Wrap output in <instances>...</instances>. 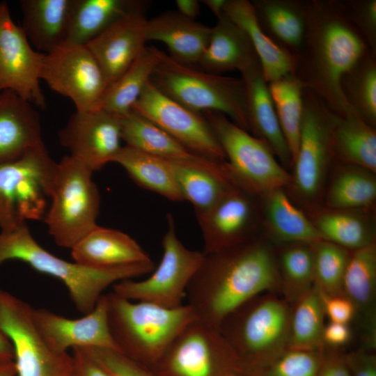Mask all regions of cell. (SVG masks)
Returning <instances> with one entry per match:
<instances>
[{
  "instance_id": "cell-1",
  "label": "cell",
  "mask_w": 376,
  "mask_h": 376,
  "mask_svg": "<svg viewBox=\"0 0 376 376\" xmlns=\"http://www.w3.org/2000/svg\"><path fill=\"white\" fill-rule=\"evenodd\" d=\"M268 292H280L277 258L266 242L251 237L204 254L186 299L197 321L220 330L234 311Z\"/></svg>"
},
{
  "instance_id": "cell-2",
  "label": "cell",
  "mask_w": 376,
  "mask_h": 376,
  "mask_svg": "<svg viewBox=\"0 0 376 376\" xmlns=\"http://www.w3.org/2000/svg\"><path fill=\"white\" fill-rule=\"evenodd\" d=\"M370 52L348 21L341 0L308 1L305 33L293 75L341 118L355 115L342 93L341 79Z\"/></svg>"
},
{
  "instance_id": "cell-3",
  "label": "cell",
  "mask_w": 376,
  "mask_h": 376,
  "mask_svg": "<svg viewBox=\"0 0 376 376\" xmlns=\"http://www.w3.org/2000/svg\"><path fill=\"white\" fill-rule=\"evenodd\" d=\"M10 260L22 261L38 272L59 279L75 307L83 315L95 308L109 286L151 273L155 267L152 260L111 267H93L65 260L42 248L26 224L0 232V265Z\"/></svg>"
},
{
  "instance_id": "cell-4",
  "label": "cell",
  "mask_w": 376,
  "mask_h": 376,
  "mask_svg": "<svg viewBox=\"0 0 376 376\" xmlns=\"http://www.w3.org/2000/svg\"><path fill=\"white\" fill-rule=\"evenodd\" d=\"M107 297L109 324L119 352L142 365L155 364L182 330L196 320L187 304L170 308L131 301L113 292Z\"/></svg>"
},
{
  "instance_id": "cell-5",
  "label": "cell",
  "mask_w": 376,
  "mask_h": 376,
  "mask_svg": "<svg viewBox=\"0 0 376 376\" xmlns=\"http://www.w3.org/2000/svg\"><path fill=\"white\" fill-rule=\"evenodd\" d=\"M150 82L162 93L188 109L202 114L221 113L249 132L243 81L215 75L180 63L159 50Z\"/></svg>"
},
{
  "instance_id": "cell-6",
  "label": "cell",
  "mask_w": 376,
  "mask_h": 376,
  "mask_svg": "<svg viewBox=\"0 0 376 376\" xmlns=\"http://www.w3.org/2000/svg\"><path fill=\"white\" fill-rule=\"evenodd\" d=\"M276 292L256 296L230 313L220 332L243 372L258 368L289 347L291 306Z\"/></svg>"
},
{
  "instance_id": "cell-7",
  "label": "cell",
  "mask_w": 376,
  "mask_h": 376,
  "mask_svg": "<svg viewBox=\"0 0 376 376\" xmlns=\"http://www.w3.org/2000/svg\"><path fill=\"white\" fill-rule=\"evenodd\" d=\"M93 173L70 155L56 164L45 222L59 246L71 249L97 226L100 197Z\"/></svg>"
},
{
  "instance_id": "cell-8",
  "label": "cell",
  "mask_w": 376,
  "mask_h": 376,
  "mask_svg": "<svg viewBox=\"0 0 376 376\" xmlns=\"http://www.w3.org/2000/svg\"><path fill=\"white\" fill-rule=\"evenodd\" d=\"M56 164L44 143L18 158L0 163L1 230L41 219Z\"/></svg>"
},
{
  "instance_id": "cell-9",
  "label": "cell",
  "mask_w": 376,
  "mask_h": 376,
  "mask_svg": "<svg viewBox=\"0 0 376 376\" xmlns=\"http://www.w3.org/2000/svg\"><path fill=\"white\" fill-rule=\"evenodd\" d=\"M220 144L230 172L241 189L250 194L283 189L292 177L267 146L216 111L202 113Z\"/></svg>"
},
{
  "instance_id": "cell-10",
  "label": "cell",
  "mask_w": 376,
  "mask_h": 376,
  "mask_svg": "<svg viewBox=\"0 0 376 376\" xmlns=\"http://www.w3.org/2000/svg\"><path fill=\"white\" fill-rule=\"evenodd\" d=\"M167 221L168 228L162 242L163 255L159 265L147 279H125L115 283L114 293L131 301H146L170 308L185 304L187 287L204 254L187 249L181 242L172 214H167Z\"/></svg>"
},
{
  "instance_id": "cell-11",
  "label": "cell",
  "mask_w": 376,
  "mask_h": 376,
  "mask_svg": "<svg viewBox=\"0 0 376 376\" xmlns=\"http://www.w3.org/2000/svg\"><path fill=\"white\" fill-rule=\"evenodd\" d=\"M33 308L0 288V329L10 341L17 376H74V360L45 343L32 317Z\"/></svg>"
},
{
  "instance_id": "cell-12",
  "label": "cell",
  "mask_w": 376,
  "mask_h": 376,
  "mask_svg": "<svg viewBox=\"0 0 376 376\" xmlns=\"http://www.w3.org/2000/svg\"><path fill=\"white\" fill-rule=\"evenodd\" d=\"M155 365L161 376H226L243 372L220 331L196 320L182 330Z\"/></svg>"
},
{
  "instance_id": "cell-13",
  "label": "cell",
  "mask_w": 376,
  "mask_h": 376,
  "mask_svg": "<svg viewBox=\"0 0 376 376\" xmlns=\"http://www.w3.org/2000/svg\"><path fill=\"white\" fill-rule=\"evenodd\" d=\"M340 116L312 91H303V113L292 181L297 191L311 199L319 193L329 162L334 157L332 131Z\"/></svg>"
},
{
  "instance_id": "cell-14",
  "label": "cell",
  "mask_w": 376,
  "mask_h": 376,
  "mask_svg": "<svg viewBox=\"0 0 376 376\" xmlns=\"http://www.w3.org/2000/svg\"><path fill=\"white\" fill-rule=\"evenodd\" d=\"M40 80L72 100L77 111L101 108L108 88L104 73L86 45H64L45 54Z\"/></svg>"
},
{
  "instance_id": "cell-15",
  "label": "cell",
  "mask_w": 376,
  "mask_h": 376,
  "mask_svg": "<svg viewBox=\"0 0 376 376\" xmlns=\"http://www.w3.org/2000/svg\"><path fill=\"white\" fill-rule=\"evenodd\" d=\"M132 111L149 120L198 156L226 162L225 154L203 116L183 107L149 81Z\"/></svg>"
},
{
  "instance_id": "cell-16",
  "label": "cell",
  "mask_w": 376,
  "mask_h": 376,
  "mask_svg": "<svg viewBox=\"0 0 376 376\" xmlns=\"http://www.w3.org/2000/svg\"><path fill=\"white\" fill-rule=\"evenodd\" d=\"M44 55L15 23L8 3L0 2V92L13 91L33 106L45 108L40 85Z\"/></svg>"
},
{
  "instance_id": "cell-17",
  "label": "cell",
  "mask_w": 376,
  "mask_h": 376,
  "mask_svg": "<svg viewBox=\"0 0 376 376\" xmlns=\"http://www.w3.org/2000/svg\"><path fill=\"white\" fill-rule=\"evenodd\" d=\"M58 139L70 157L98 171L112 162L122 147L120 116L101 108L76 110L58 132Z\"/></svg>"
},
{
  "instance_id": "cell-18",
  "label": "cell",
  "mask_w": 376,
  "mask_h": 376,
  "mask_svg": "<svg viewBox=\"0 0 376 376\" xmlns=\"http://www.w3.org/2000/svg\"><path fill=\"white\" fill-rule=\"evenodd\" d=\"M32 317L42 338L56 352L88 347L119 352L109 324L107 294L101 296L91 312L80 318H67L45 308H33Z\"/></svg>"
},
{
  "instance_id": "cell-19",
  "label": "cell",
  "mask_w": 376,
  "mask_h": 376,
  "mask_svg": "<svg viewBox=\"0 0 376 376\" xmlns=\"http://www.w3.org/2000/svg\"><path fill=\"white\" fill-rule=\"evenodd\" d=\"M250 194L233 187L206 212L196 215L203 240V254L236 245L249 238L254 218Z\"/></svg>"
},
{
  "instance_id": "cell-20",
  "label": "cell",
  "mask_w": 376,
  "mask_h": 376,
  "mask_svg": "<svg viewBox=\"0 0 376 376\" xmlns=\"http://www.w3.org/2000/svg\"><path fill=\"white\" fill-rule=\"evenodd\" d=\"M147 22L143 10L130 13L86 45L100 65L108 88L146 47Z\"/></svg>"
},
{
  "instance_id": "cell-21",
  "label": "cell",
  "mask_w": 376,
  "mask_h": 376,
  "mask_svg": "<svg viewBox=\"0 0 376 376\" xmlns=\"http://www.w3.org/2000/svg\"><path fill=\"white\" fill-rule=\"evenodd\" d=\"M120 125L121 139L126 146L165 160L198 167L233 181L226 162H214L197 155L134 111L120 116Z\"/></svg>"
},
{
  "instance_id": "cell-22",
  "label": "cell",
  "mask_w": 376,
  "mask_h": 376,
  "mask_svg": "<svg viewBox=\"0 0 376 376\" xmlns=\"http://www.w3.org/2000/svg\"><path fill=\"white\" fill-rule=\"evenodd\" d=\"M343 294L354 304L359 316L363 347H376L375 242L351 251L343 276Z\"/></svg>"
},
{
  "instance_id": "cell-23",
  "label": "cell",
  "mask_w": 376,
  "mask_h": 376,
  "mask_svg": "<svg viewBox=\"0 0 376 376\" xmlns=\"http://www.w3.org/2000/svg\"><path fill=\"white\" fill-rule=\"evenodd\" d=\"M241 75L245 91L249 131L263 141L282 164L291 166L290 152L260 63Z\"/></svg>"
},
{
  "instance_id": "cell-24",
  "label": "cell",
  "mask_w": 376,
  "mask_h": 376,
  "mask_svg": "<svg viewBox=\"0 0 376 376\" xmlns=\"http://www.w3.org/2000/svg\"><path fill=\"white\" fill-rule=\"evenodd\" d=\"M43 143L38 113L10 91L0 92V163L19 157Z\"/></svg>"
},
{
  "instance_id": "cell-25",
  "label": "cell",
  "mask_w": 376,
  "mask_h": 376,
  "mask_svg": "<svg viewBox=\"0 0 376 376\" xmlns=\"http://www.w3.org/2000/svg\"><path fill=\"white\" fill-rule=\"evenodd\" d=\"M260 63L246 33L224 14L211 27L207 45L198 63L201 70L215 75L240 73Z\"/></svg>"
},
{
  "instance_id": "cell-26",
  "label": "cell",
  "mask_w": 376,
  "mask_h": 376,
  "mask_svg": "<svg viewBox=\"0 0 376 376\" xmlns=\"http://www.w3.org/2000/svg\"><path fill=\"white\" fill-rule=\"evenodd\" d=\"M75 262L93 267H111L152 260L130 236L96 226L71 249Z\"/></svg>"
},
{
  "instance_id": "cell-27",
  "label": "cell",
  "mask_w": 376,
  "mask_h": 376,
  "mask_svg": "<svg viewBox=\"0 0 376 376\" xmlns=\"http://www.w3.org/2000/svg\"><path fill=\"white\" fill-rule=\"evenodd\" d=\"M210 32L211 27L175 11H166L148 19L146 27L148 41L164 43L171 58L192 65L199 62Z\"/></svg>"
},
{
  "instance_id": "cell-28",
  "label": "cell",
  "mask_w": 376,
  "mask_h": 376,
  "mask_svg": "<svg viewBox=\"0 0 376 376\" xmlns=\"http://www.w3.org/2000/svg\"><path fill=\"white\" fill-rule=\"evenodd\" d=\"M73 0H21L20 26L31 46L49 54L64 45Z\"/></svg>"
},
{
  "instance_id": "cell-29",
  "label": "cell",
  "mask_w": 376,
  "mask_h": 376,
  "mask_svg": "<svg viewBox=\"0 0 376 376\" xmlns=\"http://www.w3.org/2000/svg\"><path fill=\"white\" fill-rule=\"evenodd\" d=\"M308 0H253L258 23L275 43L298 55L306 26Z\"/></svg>"
},
{
  "instance_id": "cell-30",
  "label": "cell",
  "mask_w": 376,
  "mask_h": 376,
  "mask_svg": "<svg viewBox=\"0 0 376 376\" xmlns=\"http://www.w3.org/2000/svg\"><path fill=\"white\" fill-rule=\"evenodd\" d=\"M224 13L249 37L267 84L293 74L296 58L275 43L262 30L251 1L227 0Z\"/></svg>"
},
{
  "instance_id": "cell-31",
  "label": "cell",
  "mask_w": 376,
  "mask_h": 376,
  "mask_svg": "<svg viewBox=\"0 0 376 376\" xmlns=\"http://www.w3.org/2000/svg\"><path fill=\"white\" fill-rule=\"evenodd\" d=\"M143 9L135 0H73L65 45H86L123 16Z\"/></svg>"
},
{
  "instance_id": "cell-32",
  "label": "cell",
  "mask_w": 376,
  "mask_h": 376,
  "mask_svg": "<svg viewBox=\"0 0 376 376\" xmlns=\"http://www.w3.org/2000/svg\"><path fill=\"white\" fill-rule=\"evenodd\" d=\"M265 194V218L279 240L311 245L324 240L313 222L290 201L282 189Z\"/></svg>"
},
{
  "instance_id": "cell-33",
  "label": "cell",
  "mask_w": 376,
  "mask_h": 376,
  "mask_svg": "<svg viewBox=\"0 0 376 376\" xmlns=\"http://www.w3.org/2000/svg\"><path fill=\"white\" fill-rule=\"evenodd\" d=\"M334 157L376 171V131L356 115L339 117L332 131Z\"/></svg>"
},
{
  "instance_id": "cell-34",
  "label": "cell",
  "mask_w": 376,
  "mask_h": 376,
  "mask_svg": "<svg viewBox=\"0 0 376 376\" xmlns=\"http://www.w3.org/2000/svg\"><path fill=\"white\" fill-rule=\"evenodd\" d=\"M112 162L120 164L138 185L173 201H183L168 160L128 146H122Z\"/></svg>"
},
{
  "instance_id": "cell-35",
  "label": "cell",
  "mask_w": 376,
  "mask_h": 376,
  "mask_svg": "<svg viewBox=\"0 0 376 376\" xmlns=\"http://www.w3.org/2000/svg\"><path fill=\"white\" fill-rule=\"evenodd\" d=\"M159 49L146 47L135 61L110 86L101 109L123 116L132 111L146 84L150 81L159 59Z\"/></svg>"
},
{
  "instance_id": "cell-36",
  "label": "cell",
  "mask_w": 376,
  "mask_h": 376,
  "mask_svg": "<svg viewBox=\"0 0 376 376\" xmlns=\"http://www.w3.org/2000/svg\"><path fill=\"white\" fill-rule=\"evenodd\" d=\"M183 201L194 207L196 216L209 210L235 182L198 167L169 161Z\"/></svg>"
},
{
  "instance_id": "cell-37",
  "label": "cell",
  "mask_w": 376,
  "mask_h": 376,
  "mask_svg": "<svg viewBox=\"0 0 376 376\" xmlns=\"http://www.w3.org/2000/svg\"><path fill=\"white\" fill-rule=\"evenodd\" d=\"M268 86L292 165L299 144L304 86L293 74L268 83Z\"/></svg>"
},
{
  "instance_id": "cell-38",
  "label": "cell",
  "mask_w": 376,
  "mask_h": 376,
  "mask_svg": "<svg viewBox=\"0 0 376 376\" xmlns=\"http://www.w3.org/2000/svg\"><path fill=\"white\" fill-rule=\"evenodd\" d=\"M324 317L322 294L314 285L291 306L288 348L322 350Z\"/></svg>"
},
{
  "instance_id": "cell-39",
  "label": "cell",
  "mask_w": 376,
  "mask_h": 376,
  "mask_svg": "<svg viewBox=\"0 0 376 376\" xmlns=\"http://www.w3.org/2000/svg\"><path fill=\"white\" fill-rule=\"evenodd\" d=\"M341 90L354 113L373 127L376 126V56L361 58L342 77Z\"/></svg>"
},
{
  "instance_id": "cell-40",
  "label": "cell",
  "mask_w": 376,
  "mask_h": 376,
  "mask_svg": "<svg viewBox=\"0 0 376 376\" xmlns=\"http://www.w3.org/2000/svg\"><path fill=\"white\" fill-rule=\"evenodd\" d=\"M331 181L327 204L335 210H350L371 206L376 199V180L373 173L344 163Z\"/></svg>"
},
{
  "instance_id": "cell-41",
  "label": "cell",
  "mask_w": 376,
  "mask_h": 376,
  "mask_svg": "<svg viewBox=\"0 0 376 376\" xmlns=\"http://www.w3.org/2000/svg\"><path fill=\"white\" fill-rule=\"evenodd\" d=\"M280 292L292 306L314 285V253L313 246L291 244L277 258Z\"/></svg>"
},
{
  "instance_id": "cell-42",
  "label": "cell",
  "mask_w": 376,
  "mask_h": 376,
  "mask_svg": "<svg viewBox=\"0 0 376 376\" xmlns=\"http://www.w3.org/2000/svg\"><path fill=\"white\" fill-rule=\"evenodd\" d=\"M313 224L324 240L350 251L375 242L366 221L361 217L345 210H335L322 213Z\"/></svg>"
},
{
  "instance_id": "cell-43",
  "label": "cell",
  "mask_w": 376,
  "mask_h": 376,
  "mask_svg": "<svg viewBox=\"0 0 376 376\" xmlns=\"http://www.w3.org/2000/svg\"><path fill=\"white\" fill-rule=\"evenodd\" d=\"M312 246L314 285L324 295H343V276L351 251L326 240L312 244Z\"/></svg>"
},
{
  "instance_id": "cell-44",
  "label": "cell",
  "mask_w": 376,
  "mask_h": 376,
  "mask_svg": "<svg viewBox=\"0 0 376 376\" xmlns=\"http://www.w3.org/2000/svg\"><path fill=\"white\" fill-rule=\"evenodd\" d=\"M322 350L288 348L268 363L243 373L247 376H318Z\"/></svg>"
},
{
  "instance_id": "cell-45",
  "label": "cell",
  "mask_w": 376,
  "mask_h": 376,
  "mask_svg": "<svg viewBox=\"0 0 376 376\" xmlns=\"http://www.w3.org/2000/svg\"><path fill=\"white\" fill-rule=\"evenodd\" d=\"M341 2L348 21L376 56V0H343Z\"/></svg>"
},
{
  "instance_id": "cell-46",
  "label": "cell",
  "mask_w": 376,
  "mask_h": 376,
  "mask_svg": "<svg viewBox=\"0 0 376 376\" xmlns=\"http://www.w3.org/2000/svg\"><path fill=\"white\" fill-rule=\"evenodd\" d=\"M90 355L111 376H153L143 365L118 351L98 347L80 348Z\"/></svg>"
},
{
  "instance_id": "cell-47",
  "label": "cell",
  "mask_w": 376,
  "mask_h": 376,
  "mask_svg": "<svg viewBox=\"0 0 376 376\" xmlns=\"http://www.w3.org/2000/svg\"><path fill=\"white\" fill-rule=\"evenodd\" d=\"M321 294L325 316L328 317L329 322L349 324L357 316L354 304L345 295Z\"/></svg>"
},
{
  "instance_id": "cell-48",
  "label": "cell",
  "mask_w": 376,
  "mask_h": 376,
  "mask_svg": "<svg viewBox=\"0 0 376 376\" xmlns=\"http://www.w3.org/2000/svg\"><path fill=\"white\" fill-rule=\"evenodd\" d=\"M344 356L352 376H376L375 351L361 347Z\"/></svg>"
},
{
  "instance_id": "cell-49",
  "label": "cell",
  "mask_w": 376,
  "mask_h": 376,
  "mask_svg": "<svg viewBox=\"0 0 376 376\" xmlns=\"http://www.w3.org/2000/svg\"><path fill=\"white\" fill-rule=\"evenodd\" d=\"M318 376H352L345 356L338 349L324 347Z\"/></svg>"
},
{
  "instance_id": "cell-50",
  "label": "cell",
  "mask_w": 376,
  "mask_h": 376,
  "mask_svg": "<svg viewBox=\"0 0 376 376\" xmlns=\"http://www.w3.org/2000/svg\"><path fill=\"white\" fill-rule=\"evenodd\" d=\"M74 376H111L80 348L72 349Z\"/></svg>"
},
{
  "instance_id": "cell-51",
  "label": "cell",
  "mask_w": 376,
  "mask_h": 376,
  "mask_svg": "<svg viewBox=\"0 0 376 376\" xmlns=\"http://www.w3.org/2000/svg\"><path fill=\"white\" fill-rule=\"evenodd\" d=\"M352 338L349 324L329 322L324 325L322 333L324 347L338 349L347 345Z\"/></svg>"
},
{
  "instance_id": "cell-52",
  "label": "cell",
  "mask_w": 376,
  "mask_h": 376,
  "mask_svg": "<svg viewBox=\"0 0 376 376\" xmlns=\"http://www.w3.org/2000/svg\"><path fill=\"white\" fill-rule=\"evenodd\" d=\"M175 5L182 15L195 19L200 14V3L196 0H177Z\"/></svg>"
},
{
  "instance_id": "cell-53",
  "label": "cell",
  "mask_w": 376,
  "mask_h": 376,
  "mask_svg": "<svg viewBox=\"0 0 376 376\" xmlns=\"http://www.w3.org/2000/svg\"><path fill=\"white\" fill-rule=\"evenodd\" d=\"M15 360L13 345L0 329V363L13 362Z\"/></svg>"
},
{
  "instance_id": "cell-54",
  "label": "cell",
  "mask_w": 376,
  "mask_h": 376,
  "mask_svg": "<svg viewBox=\"0 0 376 376\" xmlns=\"http://www.w3.org/2000/svg\"><path fill=\"white\" fill-rule=\"evenodd\" d=\"M227 0H203V4L217 17V19L224 15V8Z\"/></svg>"
},
{
  "instance_id": "cell-55",
  "label": "cell",
  "mask_w": 376,
  "mask_h": 376,
  "mask_svg": "<svg viewBox=\"0 0 376 376\" xmlns=\"http://www.w3.org/2000/svg\"><path fill=\"white\" fill-rule=\"evenodd\" d=\"M0 376H17L15 361L0 363Z\"/></svg>"
},
{
  "instance_id": "cell-56",
  "label": "cell",
  "mask_w": 376,
  "mask_h": 376,
  "mask_svg": "<svg viewBox=\"0 0 376 376\" xmlns=\"http://www.w3.org/2000/svg\"><path fill=\"white\" fill-rule=\"evenodd\" d=\"M226 376H247L246 375H245L244 373H230Z\"/></svg>"
}]
</instances>
